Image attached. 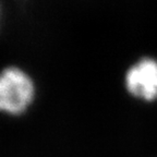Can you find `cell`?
<instances>
[{
	"label": "cell",
	"instance_id": "cell-1",
	"mask_svg": "<svg viewBox=\"0 0 157 157\" xmlns=\"http://www.w3.org/2000/svg\"><path fill=\"white\" fill-rule=\"evenodd\" d=\"M36 98V84L24 69L9 66L0 71V113L20 117Z\"/></svg>",
	"mask_w": 157,
	"mask_h": 157
},
{
	"label": "cell",
	"instance_id": "cell-2",
	"mask_svg": "<svg viewBox=\"0 0 157 157\" xmlns=\"http://www.w3.org/2000/svg\"><path fill=\"white\" fill-rule=\"evenodd\" d=\"M123 87L136 101H157V59L142 56L130 64L123 74Z\"/></svg>",
	"mask_w": 157,
	"mask_h": 157
},
{
	"label": "cell",
	"instance_id": "cell-3",
	"mask_svg": "<svg viewBox=\"0 0 157 157\" xmlns=\"http://www.w3.org/2000/svg\"><path fill=\"white\" fill-rule=\"evenodd\" d=\"M0 14H1V6H0Z\"/></svg>",
	"mask_w": 157,
	"mask_h": 157
}]
</instances>
